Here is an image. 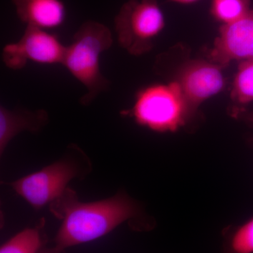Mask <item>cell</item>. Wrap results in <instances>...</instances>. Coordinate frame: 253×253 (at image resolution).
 <instances>
[{
    "mask_svg": "<svg viewBox=\"0 0 253 253\" xmlns=\"http://www.w3.org/2000/svg\"><path fill=\"white\" fill-rule=\"evenodd\" d=\"M234 115H235L236 117L242 118L248 124L251 125V126H253V111L252 112H249V111L243 109L241 111H238ZM252 142L253 143V138L252 139Z\"/></svg>",
    "mask_w": 253,
    "mask_h": 253,
    "instance_id": "15",
    "label": "cell"
},
{
    "mask_svg": "<svg viewBox=\"0 0 253 253\" xmlns=\"http://www.w3.org/2000/svg\"><path fill=\"white\" fill-rule=\"evenodd\" d=\"M221 253H253V215L224 231Z\"/></svg>",
    "mask_w": 253,
    "mask_h": 253,
    "instance_id": "11",
    "label": "cell"
},
{
    "mask_svg": "<svg viewBox=\"0 0 253 253\" xmlns=\"http://www.w3.org/2000/svg\"><path fill=\"white\" fill-rule=\"evenodd\" d=\"M111 31L103 23L94 21L83 23L66 46L62 66L84 86L81 104L90 105L101 93L109 89L111 82L101 71V54L113 45Z\"/></svg>",
    "mask_w": 253,
    "mask_h": 253,
    "instance_id": "2",
    "label": "cell"
},
{
    "mask_svg": "<svg viewBox=\"0 0 253 253\" xmlns=\"http://www.w3.org/2000/svg\"><path fill=\"white\" fill-rule=\"evenodd\" d=\"M251 9V0H211L210 11L222 26L239 21Z\"/></svg>",
    "mask_w": 253,
    "mask_h": 253,
    "instance_id": "13",
    "label": "cell"
},
{
    "mask_svg": "<svg viewBox=\"0 0 253 253\" xmlns=\"http://www.w3.org/2000/svg\"><path fill=\"white\" fill-rule=\"evenodd\" d=\"M231 99L240 106L234 114L243 106L253 102V59L239 63L231 86Z\"/></svg>",
    "mask_w": 253,
    "mask_h": 253,
    "instance_id": "12",
    "label": "cell"
},
{
    "mask_svg": "<svg viewBox=\"0 0 253 253\" xmlns=\"http://www.w3.org/2000/svg\"><path fill=\"white\" fill-rule=\"evenodd\" d=\"M208 59L223 68L232 61L253 59V9L239 21L221 26Z\"/></svg>",
    "mask_w": 253,
    "mask_h": 253,
    "instance_id": "8",
    "label": "cell"
},
{
    "mask_svg": "<svg viewBox=\"0 0 253 253\" xmlns=\"http://www.w3.org/2000/svg\"><path fill=\"white\" fill-rule=\"evenodd\" d=\"M39 253H61V251H58L57 249H54L44 250V251H41Z\"/></svg>",
    "mask_w": 253,
    "mask_h": 253,
    "instance_id": "17",
    "label": "cell"
},
{
    "mask_svg": "<svg viewBox=\"0 0 253 253\" xmlns=\"http://www.w3.org/2000/svg\"><path fill=\"white\" fill-rule=\"evenodd\" d=\"M16 14L30 27L53 29L61 26L66 11L61 0H13Z\"/></svg>",
    "mask_w": 253,
    "mask_h": 253,
    "instance_id": "9",
    "label": "cell"
},
{
    "mask_svg": "<svg viewBox=\"0 0 253 253\" xmlns=\"http://www.w3.org/2000/svg\"><path fill=\"white\" fill-rule=\"evenodd\" d=\"M53 214L62 220L55 237V249H65L91 242L107 235L123 223L138 219L139 204L126 193L109 199L83 203L69 188L51 204Z\"/></svg>",
    "mask_w": 253,
    "mask_h": 253,
    "instance_id": "1",
    "label": "cell"
},
{
    "mask_svg": "<svg viewBox=\"0 0 253 253\" xmlns=\"http://www.w3.org/2000/svg\"><path fill=\"white\" fill-rule=\"evenodd\" d=\"M123 113L158 133L176 132L195 117L174 81L143 88L136 94L132 107Z\"/></svg>",
    "mask_w": 253,
    "mask_h": 253,
    "instance_id": "3",
    "label": "cell"
},
{
    "mask_svg": "<svg viewBox=\"0 0 253 253\" xmlns=\"http://www.w3.org/2000/svg\"><path fill=\"white\" fill-rule=\"evenodd\" d=\"M42 244L41 229L28 228L4 243L0 253H39Z\"/></svg>",
    "mask_w": 253,
    "mask_h": 253,
    "instance_id": "14",
    "label": "cell"
},
{
    "mask_svg": "<svg viewBox=\"0 0 253 253\" xmlns=\"http://www.w3.org/2000/svg\"><path fill=\"white\" fill-rule=\"evenodd\" d=\"M119 45L132 56H142L154 46L166 19L157 0H129L115 18Z\"/></svg>",
    "mask_w": 253,
    "mask_h": 253,
    "instance_id": "4",
    "label": "cell"
},
{
    "mask_svg": "<svg viewBox=\"0 0 253 253\" xmlns=\"http://www.w3.org/2000/svg\"><path fill=\"white\" fill-rule=\"evenodd\" d=\"M66 46L46 30L27 26L21 39L4 46L2 60L10 69H22L29 61L42 65L62 64Z\"/></svg>",
    "mask_w": 253,
    "mask_h": 253,
    "instance_id": "6",
    "label": "cell"
},
{
    "mask_svg": "<svg viewBox=\"0 0 253 253\" xmlns=\"http://www.w3.org/2000/svg\"><path fill=\"white\" fill-rule=\"evenodd\" d=\"M222 69L220 65L210 60H191L179 69L174 81L194 116L203 103L225 87Z\"/></svg>",
    "mask_w": 253,
    "mask_h": 253,
    "instance_id": "7",
    "label": "cell"
},
{
    "mask_svg": "<svg viewBox=\"0 0 253 253\" xmlns=\"http://www.w3.org/2000/svg\"><path fill=\"white\" fill-rule=\"evenodd\" d=\"M49 114L43 109H6L0 107V153L4 152L10 141L23 131L38 132L48 124Z\"/></svg>",
    "mask_w": 253,
    "mask_h": 253,
    "instance_id": "10",
    "label": "cell"
},
{
    "mask_svg": "<svg viewBox=\"0 0 253 253\" xmlns=\"http://www.w3.org/2000/svg\"><path fill=\"white\" fill-rule=\"evenodd\" d=\"M81 174L78 163L63 158L8 184L32 207L38 210L61 197L68 189V183Z\"/></svg>",
    "mask_w": 253,
    "mask_h": 253,
    "instance_id": "5",
    "label": "cell"
},
{
    "mask_svg": "<svg viewBox=\"0 0 253 253\" xmlns=\"http://www.w3.org/2000/svg\"><path fill=\"white\" fill-rule=\"evenodd\" d=\"M169 2L176 3L179 4H192L200 0H168Z\"/></svg>",
    "mask_w": 253,
    "mask_h": 253,
    "instance_id": "16",
    "label": "cell"
}]
</instances>
